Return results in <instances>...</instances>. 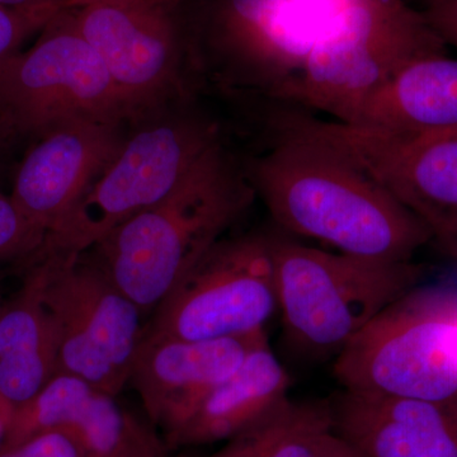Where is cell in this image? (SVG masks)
Listing matches in <instances>:
<instances>
[{
	"label": "cell",
	"mask_w": 457,
	"mask_h": 457,
	"mask_svg": "<svg viewBox=\"0 0 457 457\" xmlns=\"http://www.w3.org/2000/svg\"><path fill=\"white\" fill-rule=\"evenodd\" d=\"M276 135L245 171L282 230L389 262L411 261L432 242L425 224L347 156L308 137Z\"/></svg>",
	"instance_id": "1"
},
{
	"label": "cell",
	"mask_w": 457,
	"mask_h": 457,
	"mask_svg": "<svg viewBox=\"0 0 457 457\" xmlns=\"http://www.w3.org/2000/svg\"><path fill=\"white\" fill-rule=\"evenodd\" d=\"M254 197L245 171L219 141L163 200L123 222L89 252L143 314L154 312L224 239Z\"/></svg>",
	"instance_id": "2"
},
{
	"label": "cell",
	"mask_w": 457,
	"mask_h": 457,
	"mask_svg": "<svg viewBox=\"0 0 457 457\" xmlns=\"http://www.w3.org/2000/svg\"><path fill=\"white\" fill-rule=\"evenodd\" d=\"M270 243L284 339L303 360L336 359L422 278V269L411 261L330 253L276 234H270Z\"/></svg>",
	"instance_id": "3"
},
{
	"label": "cell",
	"mask_w": 457,
	"mask_h": 457,
	"mask_svg": "<svg viewBox=\"0 0 457 457\" xmlns=\"http://www.w3.org/2000/svg\"><path fill=\"white\" fill-rule=\"evenodd\" d=\"M446 47L422 12L404 0H342L319 29L286 101L317 108L339 121L405 66L445 55Z\"/></svg>",
	"instance_id": "4"
},
{
	"label": "cell",
	"mask_w": 457,
	"mask_h": 457,
	"mask_svg": "<svg viewBox=\"0 0 457 457\" xmlns=\"http://www.w3.org/2000/svg\"><path fill=\"white\" fill-rule=\"evenodd\" d=\"M351 392L413 399L457 396V288L416 287L383 309L336 357Z\"/></svg>",
	"instance_id": "5"
},
{
	"label": "cell",
	"mask_w": 457,
	"mask_h": 457,
	"mask_svg": "<svg viewBox=\"0 0 457 457\" xmlns=\"http://www.w3.org/2000/svg\"><path fill=\"white\" fill-rule=\"evenodd\" d=\"M119 155L45 237L36 253L80 254L163 200L220 140L215 123L189 111L144 117Z\"/></svg>",
	"instance_id": "6"
},
{
	"label": "cell",
	"mask_w": 457,
	"mask_h": 457,
	"mask_svg": "<svg viewBox=\"0 0 457 457\" xmlns=\"http://www.w3.org/2000/svg\"><path fill=\"white\" fill-rule=\"evenodd\" d=\"M55 320L56 374L83 378L116 398L128 385L144 327L137 303L114 285L89 251L35 253L22 264Z\"/></svg>",
	"instance_id": "7"
},
{
	"label": "cell",
	"mask_w": 457,
	"mask_h": 457,
	"mask_svg": "<svg viewBox=\"0 0 457 457\" xmlns=\"http://www.w3.org/2000/svg\"><path fill=\"white\" fill-rule=\"evenodd\" d=\"M129 120L106 66L62 9L31 49L0 62V126L9 139H40L75 120Z\"/></svg>",
	"instance_id": "8"
},
{
	"label": "cell",
	"mask_w": 457,
	"mask_h": 457,
	"mask_svg": "<svg viewBox=\"0 0 457 457\" xmlns=\"http://www.w3.org/2000/svg\"><path fill=\"white\" fill-rule=\"evenodd\" d=\"M270 121L275 131L347 156L425 224L442 253L457 260V129L402 137L296 112Z\"/></svg>",
	"instance_id": "9"
},
{
	"label": "cell",
	"mask_w": 457,
	"mask_h": 457,
	"mask_svg": "<svg viewBox=\"0 0 457 457\" xmlns=\"http://www.w3.org/2000/svg\"><path fill=\"white\" fill-rule=\"evenodd\" d=\"M278 312L269 233L224 237L154 309L144 332L186 341L266 330Z\"/></svg>",
	"instance_id": "10"
},
{
	"label": "cell",
	"mask_w": 457,
	"mask_h": 457,
	"mask_svg": "<svg viewBox=\"0 0 457 457\" xmlns=\"http://www.w3.org/2000/svg\"><path fill=\"white\" fill-rule=\"evenodd\" d=\"M101 57L129 121L162 110L182 83V38L165 0H104L71 8Z\"/></svg>",
	"instance_id": "11"
},
{
	"label": "cell",
	"mask_w": 457,
	"mask_h": 457,
	"mask_svg": "<svg viewBox=\"0 0 457 457\" xmlns=\"http://www.w3.org/2000/svg\"><path fill=\"white\" fill-rule=\"evenodd\" d=\"M318 32L297 0H216L204 62L222 86L285 102Z\"/></svg>",
	"instance_id": "12"
},
{
	"label": "cell",
	"mask_w": 457,
	"mask_h": 457,
	"mask_svg": "<svg viewBox=\"0 0 457 457\" xmlns=\"http://www.w3.org/2000/svg\"><path fill=\"white\" fill-rule=\"evenodd\" d=\"M122 121L75 120L36 140L18 168L12 201L49 233L119 155Z\"/></svg>",
	"instance_id": "13"
},
{
	"label": "cell",
	"mask_w": 457,
	"mask_h": 457,
	"mask_svg": "<svg viewBox=\"0 0 457 457\" xmlns=\"http://www.w3.org/2000/svg\"><path fill=\"white\" fill-rule=\"evenodd\" d=\"M266 341V330L210 341H186L143 330L128 384L139 394L149 422L164 432Z\"/></svg>",
	"instance_id": "14"
},
{
	"label": "cell",
	"mask_w": 457,
	"mask_h": 457,
	"mask_svg": "<svg viewBox=\"0 0 457 457\" xmlns=\"http://www.w3.org/2000/svg\"><path fill=\"white\" fill-rule=\"evenodd\" d=\"M333 432L365 457H457V396L413 399L343 389Z\"/></svg>",
	"instance_id": "15"
},
{
	"label": "cell",
	"mask_w": 457,
	"mask_h": 457,
	"mask_svg": "<svg viewBox=\"0 0 457 457\" xmlns=\"http://www.w3.org/2000/svg\"><path fill=\"white\" fill-rule=\"evenodd\" d=\"M339 122L420 137L457 129V59L433 55L405 66Z\"/></svg>",
	"instance_id": "16"
},
{
	"label": "cell",
	"mask_w": 457,
	"mask_h": 457,
	"mask_svg": "<svg viewBox=\"0 0 457 457\" xmlns=\"http://www.w3.org/2000/svg\"><path fill=\"white\" fill-rule=\"evenodd\" d=\"M288 390L290 376L263 342L162 437L171 451L228 441L288 398Z\"/></svg>",
	"instance_id": "17"
},
{
	"label": "cell",
	"mask_w": 457,
	"mask_h": 457,
	"mask_svg": "<svg viewBox=\"0 0 457 457\" xmlns=\"http://www.w3.org/2000/svg\"><path fill=\"white\" fill-rule=\"evenodd\" d=\"M125 420L126 411L114 396L78 376L60 372L29 402L14 408L0 450L41 433L64 431L82 445L88 457H104L121 438Z\"/></svg>",
	"instance_id": "18"
},
{
	"label": "cell",
	"mask_w": 457,
	"mask_h": 457,
	"mask_svg": "<svg viewBox=\"0 0 457 457\" xmlns=\"http://www.w3.org/2000/svg\"><path fill=\"white\" fill-rule=\"evenodd\" d=\"M59 337L29 279L0 312V395L14 408L33 398L56 375Z\"/></svg>",
	"instance_id": "19"
},
{
	"label": "cell",
	"mask_w": 457,
	"mask_h": 457,
	"mask_svg": "<svg viewBox=\"0 0 457 457\" xmlns=\"http://www.w3.org/2000/svg\"><path fill=\"white\" fill-rule=\"evenodd\" d=\"M332 433L330 403L286 398L204 457H317Z\"/></svg>",
	"instance_id": "20"
},
{
	"label": "cell",
	"mask_w": 457,
	"mask_h": 457,
	"mask_svg": "<svg viewBox=\"0 0 457 457\" xmlns=\"http://www.w3.org/2000/svg\"><path fill=\"white\" fill-rule=\"evenodd\" d=\"M46 234L27 220L11 196L0 192V270L3 264L22 266L40 249Z\"/></svg>",
	"instance_id": "21"
},
{
	"label": "cell",
	"mask_w": 457,
	"mask_h": 457,
	"mask_svg": "<svg viewBox=\"0 0 457 457\" xmlns=\"http://www.w3.org/2000/svg\"><path fill=\"white\" fill-rule=\"evenodd\" d=\"M62 5L5 7L0 5V62L20 53L27 38L41 32L59 14Z\"/></svg>",
	"instance_id": "22"
},
{
	"label": "cell",
	"mask_w": 457,
	"mask_h": 457,
	"mask_svg": "<svg viewBox=\"0 0 457 457\" xmlns=\"http://www.w3.org/2000/svg\"><path fill=\"white\" fill-rule=\"evenodd\" d=\"M104 457H192L174 456L152 423L126 413L125 428L113 447Z\"/></svg>",
	"instance_id": "23"
},
{
	"label": "cell",
	"mask_w": 457,
	"mask_h": 457,
	"mask_svg": "<svg viewBox=\"0 0 457 457\" xmlns=\"http://www.w3.org/2000/svg\"><path fill=\"white\" fill-rule=\"evenodd\" d=\"M0 457H88L82 445L71 433L50 431L22 444L0 450Z\"/></svg>",
	"instance_id": "24"
},
{
	"label": "cell",
	"mask_w": 457,
	"mask_h": 457,
	"mask_svg": "<svg viewBox=\"0 0 457 457\" xmlns=\"http://www.w3.org/2000/svg\"><path fill=\"white\" fill-rule=\"evenodd\" d=\"M422 13L444 44L457 49V0H442L427 7Z\"/></svg>",
	"instance_id": "25"
},
{
	"label": "cell",
	"mask_w": 457,
	"mask_h": 457,
	"mask_svg": "<svg viewBox=\"0 0 457 457\" xmlns=\"http://www.w3.org/2000/svg\"><path fill=\"white\" fill-rule=\"evenodd\" d=\"M317 457H365L335 432L328 436Z\"/></svg>",
	"instance_id": "26"
},
{
	"label": "cell",
	"mask_w": 457,
	"mask_h": 457,
	"mask_svg": "<svg viewBox=\"0 0 457 457\" xmlns=\"http://www.w3.org/2000/svg\"><path fill=\"white\" fill-rule=\"evenodd\" d=\"M47 4L73 8L71 0H0V5H5V7H37V5Z\"/></svg>",
	"instance_id": "27"
},
{
	"label": "cell",
	"mask_w": 457,
	"mask_h": 457,
	"mask_svg": "<svg viewBox=\"0 0 457 457\" xmlns=\"http://www.w3.org/2000/svg\"><path fill=\"white\" fill-rule=\"evenodd\" d=\"M14 407L0 395V449L7 435L8 427L11 425L12 417H13Z\"/></svg>",
	"instance_id": "28"
},
{
	"label": "cell",
	"mask_w": 457,
	"mask_h": 457,
	"mask_svg": "<svg viewBox=\"0 0 457 457\" xmlns=\"http://www.w3.org/2000/svg\"><path fill=\"white\" fill-rule=\"evenodd\" d=\"M12 144H13V141L9 139L8 135L5 134L2 126H0V170H2L3 163L5 162V156H7L9 147L12 146Z\"/></svg>",
	"instance_id": "29"
},
{
	"label": "cell",
	"mask_w": 457,
	"mask_h": 457,
	"mask_svg": "<svg viewBox=\"0 0 457 457\" xmlns=\"http://www.w3.org/2000/svg\"><path fill=\"white\" fill-rule=\"evenodd\" d=\"M8 275V270H0V312H2L3 306H4L5 302H7V299L4 297V285Z\"/></svg>",
	"instance_id": "30"
},
{
	"label": "cell",
	"mask_w": 457,
	"mask_h": 457,
	"mask_svg": "<svg viewBox=\"0 0 457 457\" xmlns=\"http://www.w3.org/2000/svg\"><path fill=\"white\" fill-rule=\"evenodd\" d=\"M93 2H104V0H71L73 8L80 7V5L88 4V3Z\"/></svg>",
	"instance_id": "31"
},
{
	"label": "cell",
	"mask_w": 457,
	"mask_h": 457,
	"mask_svg": "<svg viewBox=\"0 0 457 457\" xmlns=\"http://www.w3.org/2000/svg\"><path fill=\"white\" fill-rule=\"evenodd\" d=\"M423 2L426 3L427 7H429V5L437 4V3L442 2V0H423Z\"/></svg>",
	"instance_id": "32"
}]
</instances>
